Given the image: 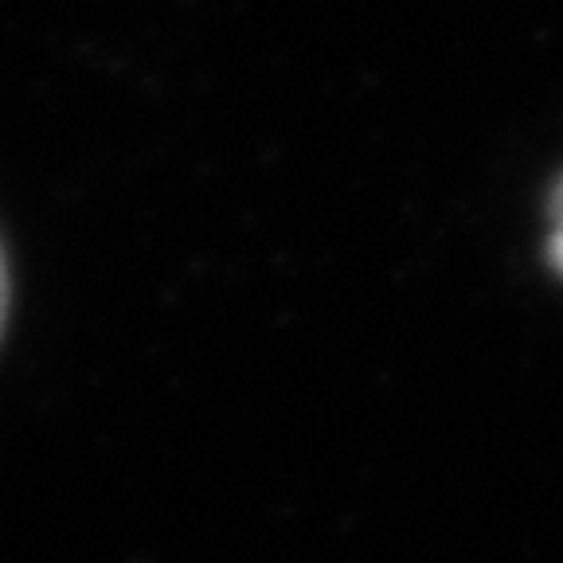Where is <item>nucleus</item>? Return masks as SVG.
I'll return each mask as SVG.
<instances>
[{"mask_svg":"<svg viewBox=\"0 0 563 563\" xmlns=\"http://www.w3.org/2000/svg\"><path fill=\"white\" fill-rule=\"evenodd\" d=\"M552 220H555V228H552V239H548V258H552V266L563 274V180L552 196Z\"/></svg>","mask_w":563,"mask_h":563,"instance_id":"1","label":"nucleus"},{"mask_svg":"<svg viewBox=\"0 0 563 563\" xmlns=\"http://www.w3.org/2000/svg\"><path fill=\"white\" fill-rule=\"evenodd\" d=\"M4 309H9V274H4V255H0V329H4Z\"/></svg>","mask_w":563,"mask_h":563,"instance_id":"2","label":"nucleus"}]
</instances>
